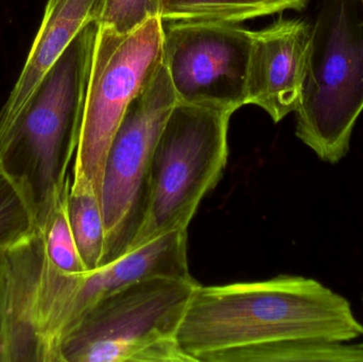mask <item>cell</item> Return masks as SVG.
Listing matches in <instances>:
<instances>
[{"mask_svg":"<svg viewBox=\"0 0 363 362\" xmlns=\"http://www.w3.org/2000/svg\"><path fill=\"white\" fill-rule=\"evenodd\" d=\"M68 218L79 254L87 271L101 267L106 252V227L101 199L91 185L70 182Z\"/></svg>","mask_w":363,"mask_h":362,"instance_id":"13","label":"cell"},{"mask_svg":"<svg viewBox=\"0 0 363 362\" xmlns=\"http://www.w3.org/2000/svg\"><path fill=\"white\" fill-rule=\"evenodd\" d=\"M160 1H161L162 10H163L164 6H165L166 4H167L168 2H169V0H160Z\"/></svg>","mask_w":363,"mask_h":362,"instance_id":"17","label":"cell"},{"mask_svg":"<svg viewBox=\"0 0 363 362\" xmlns=\"http://www.w3.org/2000/svg\"><path fill=\"white\" fill-rule=\"evenodd\" d=\"M106 0H48L18 80L0 111V129L31 97L45 74L89 23H100Z\"/></svg>","mask_w":363,"mask_h":362,"instance_id":"11","label":"cell"},{"mask_svg":"<svg viewBox=\"0 0 363 362\" xmlns=\"http://www.w3.org/2000/svg\"><path fill=\"white\" fill-rule=\"evenodd\" d=\"M35 227L29 202L18 187L0 172V253Z\"/></svg>","mask_w":363,"mask_h":362,"instance_id":"15","label":"cell"},{"mask_svg":"<svg viewBox=\"0 0 363 362\" xmlns=\"http://www.w3.org/2000/svg\"><path fill=\"white\" fill-rule=\"evenodd\" d=\"M163 63L161 17L125 34L99 23L72 181L100 195L111 142L130 104Z\"/></svg>","mask_w":363,"mask_h":362,"instance_id":"5","label":"cell"},{"mask_svg":"<svg viewBox=\"0 0 363 362\" xmlns=\"http://www.w3.org/2000/svg\"><path fill=\"white\" fill-rule=\"evenodd\" d=\"M360 2H362V6H363V0H359Z\"/></svg>","mask_w":363,"mask_h":362,"instance_id":"18","label":"cell"},{"mask_svg":"<svg viewBox=\"0 0 363 362\" xmlns=\"http://www.w3.org/2000/svg\"><path fill=\"white\" fill-rule=\"evenodd\" d=\"M323 27V47L307 76L296 111V135L320 159L347 157L363 112V31L352 21L347 0H333Z\"/></svg>","mask_w":363,"mask_h":362,"instance_id":"6","label":"cell"},{"mask_svg":"<svg viewBox=\"0 0 363 362\" xmlns=\"http://www.w3.org/2000/svg\"><path fill=\"white\" fill-rule=\"evenodd\" d=\"M252 31L213 21L163 23V61L177 102L234 114L247 104Z\"/></svg>","mask_w":363,"mask_h":362,"instance_id":"8","label":"cell"},{"mask_svg":"<svg viewBox=\"0 0 363 362\" xmlns=\"http://www.w3.org/2000/svg\"><path fill=\"white\" fill-rule=\"evenodd\" d=\"M69 187L70 185L44 225L38 229L42 232L45 252L49 261L64 273L82 274L87 272V270L79 254L68 218Z\"/></svg>","mask_w":363,"mask_h":362,"instance_id":"14","label":"cell"},{"mask_svg":"<svg viewBox=\"0 0 363 362\" xmlns=\"http://www.w3.org/2000/svg\"><path fill=\"white\" fill-rule=\"evenodd\" d=\"M187 240V230H176L86 272L70 306L69 334L96 304L128 285L151 278H192Z\"/></svg>","mask_w":363,"mask_h":362,"instance_id":"10","label":"cell"},{"mask_svg":"<svg viewBox=\"0 0 363 362\" xmlns=\"http://www.w3.org/2000/svg\"><path fill=\"white\" fill-rule=\"evenodd\" d=\"M198 283L151 278L96 304L70 332L62 362H190L178 332Z\"/></svg>","mask_w":363,"mask_h":362,"instance_id":"3","label":"cell"},{"mask_svg":"<svg viewBox=\"0 0 363 362\" xmlns=\"http://www.w3.org/2000/svg\"><path fill=\"white\" fill-rule=\"evenodd\" d=\"M232 115L177 102L155 146L146 215L129 251L188 230L203 198L223 176Z\"/></svg>","mask_w":363,"mask_h":362,"instance_id":"4","label":"cell"},{"mask_svg":"<svg viewBox=\"0 0 363 362\" xmlns=\"http://www.w3.org/2000/svg\"><path fill=\"white\" fill-rule=\"evenodd\" d=\"M176 104L163 63L131 102L111 142L100 193L106 227L102 266L127 253L140 231L148 205L153 153Z\"/></svg>","mask_w":363,"mask_h":362,"instance_id":"7","label":"cell"},{"mask_svg":"<svg viewBox=\"0 0 363 362\" xmlns=\"http://www.w3.org/2000/svg\"><path fill=\"white\" fill-rule=\"evenodd\" d=\"M311 0H169L162 10L163 23L213 21L241 23L258 17L302 11Z\"/></svg>","mask_w":363,"mask_h":362,"instance_id":"12","label":"cell"},{"mask_svg":"<svg viewBox=\"0 0 363 362\" xmlns=\"http://www.w3.org/2000/svg\"><path fill=\"white\" fill-rule=\"evenodd\" d=\"M160 0H106L99 23L118 33H129L153 17H160Z\"/></svg>","mask_w":363,"mask_h":362,"instance_id":"16","label":"cell"},{"mask_svg":"<svg viewBox=\"0 0 363 362\" xmlns=\"http://www.w3.org/2000/svg\"><path fill=\"white\" fill-rule=\"evenodd\" d=\"M99 23L84 28L0 129V172L29 202L40 227L72 182Z\"/></svg>","mask_w":363,"mask_h":362,"instance_id":"2","label":"cell"},{"mask_svg":"<svg viewBox=\"0 0 363 362\" xmlns=\"http://www.w3.org/2000/svg\"><path fill=\"white\" fill-rule=\"evenodd\" d=\"M363 325L342 295L313 278L279 276L198 284L178 332L190 362L363 361Z\"/></svg>","mask_w":363,"mask_h":362,"instance_id":"1","label":"cell"},{"mask_svg":"<svg viewBox=\"0 0 363 362\" xmlns=\"http://www.w3.org/2000/svg\"><path fill=\"white\" fill-rule=\"evenodd\" d=\"M315 26L279 17L252 31L247 104L259 106L275 123L296 112L315 50Z\"/></svg>","mask_w":363,"mask_h":362,"instance_id":"9","label":"cell"}]
</instances>
